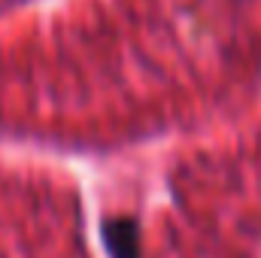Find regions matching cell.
Instances as JSON below:
<instances>
[{
  "label": "cell",
  "instance_id": "6da1fadb",
  "mask_svg": "<svg viewBox=\"0 0 261 258\" xmlns=\"http://www.w3.org/2000/svg\"><path fill=\"white\" fill-rule=\"evenodd\" d=\"M103 246L113 258H140V225L130 216L103 219Z\"/></svg>",
  "mask_w": 261,
  "mask_h": 258
}]
</instances>
